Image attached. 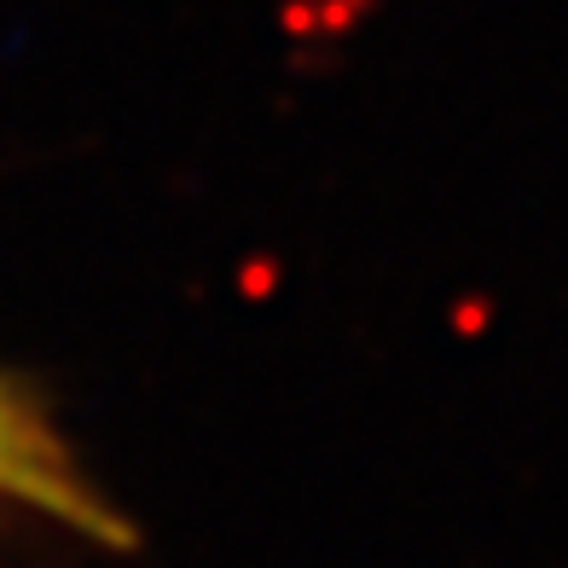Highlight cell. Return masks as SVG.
Returning <instances> with one entry per match:
<instances>
[{
  "label": "cell",
  "instance_id": "6da1fadb",
  "mask_svg": "<svg viewBox=\"0 0 568 568\" xmlns=\"http://www.w3.org/2000/svg\"><path fill=\"white\" fill-rule=\"evenodd\" d=\"M0 499L47 510L53 523L88 534V539H105V546H122L128 539L122 516L93 494V481L82 470H75V458L64 453L53 424H47L23 395H12L7 383H0Z\"/></svg>",
  "mask_w": 568,
  "mask_h": 568
}]
</instances>
